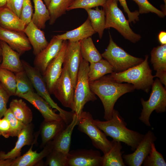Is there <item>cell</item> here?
<instances>
[{
    "label": "cell",
    "mask_w": 166,
    "mask_h": 166,
    "mask_svg": "<svg viewBox=\"0 0 166 166\" xmlns=\"http://www.w3.org/2000/svg\"><path fill=\"white\" fill-rule=\"evenodd\" d=\"M95 10L86 9L92 26L96 32L97 33L100 38L103 36L105 29V12L103 9H100L98 7H96Z\"/></svg>",
    "instance_id": "f546056e"
},
{
    "label": "cell",
    "mask_w": 166,
    "mask_h": 166,
    "mask_svg": "<svg viewBox=\"0 0 166 166\" xmlns=\"http://www.w3.org/2000/svg\"><path fill=\"white\" fill-rule=\"evenodd\" d=\"M1 57H0V64H1Z\"/></svg>",
    "instance_id": "f5cc1de1"
},
{
    "label": "cell",
    "mask_w": 166,
    "mask_h": 166,
    "mask_svg": "<svg viewBox=\"0 0 166 166\" xmlns=\"http://www.w3.org/2000/svg\"><path fill=\"white\" fill-rule=\"evenodd\" d=\"M23 32L32 46L33 53L35 56L45 48L49 43L44 32L31 21L26 26Z\"/></svg>",
    "instance_id": "603a6c76"
},
{
    "label": "cell",
    "mask_w": 166,
    "mask_h": 166,
    "mask_svg": "<svg viewBox=\"0 0 166 166\" xmlns=\"http://www.w3.org/2000/svg\"><path fill=\"white\" fill-rule=\"evenodd\" d=\"M75 0H51L47 7L50 14L49 24H53L56 20L66 13L68 8Z\"/></svg>",
    "instance_id": "d6a6232c"
},
{
    "label": "cell",
    "mask_w": 166,
    "mask_h": 166,
    "mask_svg": "<svg viewBox=\"0 0 166 166\" xmlns=\"http://www.w3.org/2000/svg\"><path fill=\"white\" fill-rule=\"evenodd\" d=\"M148 56L146 55L141 63L123 71L113 72L109 75L113 79L121 83L126 82L133 85L135 89H142L148 93L154 81L148 62Z\"/></svg>",
    "instance_id": "3957f363"
},
{
    "label": "cell",
    "mask_w": 166,
    "mask_h": 166,
    "mask_svg": "<svg viewBox=\"0 0 166 166\" xmlns=\"http://www.w3.org/2000/svg\"><path fill=\"white\" fill-rule=\"evenodd\" d=\"M92 91L101 100L104 109V118L110 119L114 105L122 95L132 92L135 88L131 84L118 82L109 75L104 76L95 81L89 82Z\"/></svg>",
    "instance_id": "6da1fadb"
},
{
    "label": "cell",
    "mask_w": 166,
    "mask_h": 166,
    "mask_svg": "<svg viewBox=\"0 0 166 166\" xmlns=\"http://www.w3.org/2000/svg\"><path fill=\"white\" fill-rule=\"evenodd\" d=\"M107 0H75L67 9L69 11L77 8L85 9L103 6Z\"/></svg>",
    "instance_id": "f35d334b"
},
{
    "label": "cell",
    "mask_w": 166,
    "mask_h": 166,
    "mask_svg": "<svg viewBox=\"0 0 166 166\" xmlns=\"http://www.w3.org/2000/svg\"><path fill=\"white\" fill-rule=\"evenodd\" d=\"M21 61L24 69L37 93L44 99L52 108L55 109L58 111L66 124H69L72 120L74 113L67 111L60 107L50 97L42 75L40 72L28 62L24 60Z\"/></svg>",
    "instance_id": "52a82bcc"
},
{
    "label": "cell",
    "mask_w": 166,
    "mask_h": 166,
    "mask_svg": "<svg viewBox=\"0 0 166 166\" xmlns=\"http://www.w3.org/2000/svg\"><path fill=\"white\" fill-rule=\"evenodd\" d=\"M96 32L93 29L88 18L86 21L78 27L67 31L60 35L54 36L57 38L72 42H79L82 40L91 37Z\"/></svg>",
    "instance_id": "484cf974"
},
{
    "label": "cell",
    "mask_w": 166,
    "mask_h": 166,
    "mask_svg": "<svg viewBox=\"0 0 166 166\" xmlns=\"http://www.w3.org/2000/svg\"><path fill=\"white\" fill-rule=\"evenodd\" d=\"M119 2L123 8L124 12L128 15V20L129 23L133 22L135 23L139 20V16L140 14L137 10L131 12L129 10L126 0H117Z\"/></svg>",
    "instance_id": "7bdbcfd3"
},
{
    "label": "cell",
    "mask_w": 166,
    "mask_h": 166,
    "mask_svg": "<svg viewBox=\"0 0 166 166\" xmlns=\"http://www.w3.org/2000/svg\"><path fill=\"white\" fill-rule=\"evenodd\" d=\"M63 40L54 36L47 46L36 56L34 67L42 75L48 65L59 53Z\"/></svg>",
    "instance_id": "9a60e30c"
},
{
    "label": "cell",
    "mask_w": 166,
    "mask_h": 166,
    "mask_svg": "<svg viewBox=\"0 0 166 166\" xmlns=\"http://www.w3.org/2000/svg\"><path fill=\"white\" fill-rule=\"evenodd\" d=\"M113 72L111 65L107 60L103 58L97 62L90 63L88 72L89 81H95Z\"/></svg>",
    "instance_id": "1f68e13d"
},
{
    "label": "cell",
    "mask_w": 166,
    "mask_h": 166,
    "mask_svg": "<svg viewBox=\"0 0 166 166\" xmlns=\"http://www.w3.org/2000/svg\"><path fill=\"white\" fill-rule=\"evenodd\" d=\"M89 62L82 58L74 89V113L78 116L81 114L87 102L93 101L97 99L96 95L92 91L89 86Z\"/></svg>",
    "instance_id": "5b68a950"
},
{
    "label": "cell",
    "mask_w": 166,
    "mask_h": 166,
    "mask_svg": "<svg viewBox=\"0 0 166 166\" xmlns=\"http://www.w3.org/2000/svg\"><path fill=\"white\" fill-rule=\"evenodd\" d=\"M78 120L79 116L74 113L71 122L52 140L53 149L68 155L71 145L72 134L74 127L78 124Z\"/></svg>",
    "instance_id": "7402d4cb"
},
{
    "label": "cell",
    "mask_w": 166,
    "mask_h": 166,
    "mask_svg": "<svg viewBox=\"0 0 166 166\" xmlns=\"http://www.w3.org/2000/svg\"><path fill=\"white\" fill-rule=\"evenodd\" d=\"M9 108L13 115L19 121L26 125L31 123L33 115L32 111L22 99H13Z\"/></svg>",
    "instance_id": "83f0119b"
},
{
    "label": "cell",
    "mask_w": 166,
    "mask_h": 166,
    "mask_svg": "<svg viewBox=\"0 0 166 166\" xmlns=\"http://www.w3.org/2000/svg\"><path fill=\"white\" fill-rule=\"evenodd\" d=\"M0 82L10 96H15L16 82L14 72L0 68Z\"/></svg>",
    "instance_id": "836d02e7"
},
{
    "label": "cell",
    "mask_w": 166,
    "mask_h": 166,
    "mask_svg": "<svg viewBox=\"0 0 166 166\" xmlns=\"http://www.w3.org/2000/svg\"><path fill=\"white\" fill-rule=\"evenodd\" d=\"M5 138L10 136V128L9 121L5 117L1 119L0 125V136Z\"/></svg>",
    "instance_id": "f6af8a7d"
},
{
    "label": "cell",
    "mask_w": 166,
    "mask_h": 166,
    "mask_svg": "<svg viewBox=\"0 0 166 166\" xmlns=\"http://www.w3.org/2000/svg\"><path fill=\"white\" fill-rule=\"evenodd\" d=\"M157 139L153 132L148 130L132 153L122 155L126 165L141 166L145 159L148 155L151 149L152 144Z\"/></svg>",
    "instance_id": "8fae6325"
},
{
    "label": "cell",
    "mask_w": 166,
    "mask_h": 166,
    "mask_svg": "<svg viewBox=\"0 0 166 166\" xmlns=\"http://www.w3.org/2000/svg\"><path fill=\"white\" fill-rule=\"evenodd\" d=\"M4 117L7 119L9 123L10 136H17L26 125L15 117L9 108L7 109Z\"/></svg>",
    "instance_id": "74e56055"
},
{
    "label": "cell",
    "mask_w": 166,
    "mask_h": 166,
    "mask_svg": "<svg viewBox=\"0 0 166 166\" xmlns=\"http://www.w3.org/2000/svg\"><path fill=\"white\" fill-rule=\"evenodd\" d=\"M109 34V42L105 50L101 54L112 66L113 72H119L141 63L144 60L141 58L133 56L118 46Z\"/></svg>",
    "instance_id": "ba28073f"
},
{
    "label": "cell",
    "mask_w": 166,
    "mask_h": 166,
    "mask_svg": "<svg viewBox=\"0 0 166 166\" xmlns=\"http://www.w3.org/2000/svg\"><path fill=\"white\" fill-rule=\"evenodd\" d=\"M18 97L25 99L31 104L41 113L44 121L63 120L61 115L55 113L48 103L34 91L20 95Z\"/></svg>",
    "instance_id": "ac0fdd59"
},
{
    "label": "cell",
    "mask_w": 166,
    "mask_h": 166,
    "mask_svg": "<svg viewBox=\"0 0 166 166\" xmlns=\"http://www.w3.org/2000/svg\"><path fill=\"white\" fill-rule=\"evenodd\" d=\"M79 42L81 53L83 59L91 63L98 61L102 58L91 37L82 40Z\"/></svg>",
    "instance_id": "f1b7e54d"
},
{
    "label": "cell",
    "mask_w": 166,
    "mask_h": 166,
    "mask_svg": "<svg viewBox=\"0 0 166 166\" xmlns=\"http://www.w3.org/2000/svg\"><path fill=\"white\" fill-rule=\"evenodd\" d=\"M68 159L69 166H101L102 156L100 152L92 149L71 151Z\"/></svg>",
    "instance_id": "5bb4252c"
},
{
    "label": "cell",
    "mask_w": 166,
    "mask_h": 166,
    "mask_svg": "<svg viewBox=\"0 0 166 166\" xmlns=\"http://www.w3.org/2000/svg\"><path fill=\"white\" fill-rule=\"evenodd\" d=\"M2 60L0 68L5 69L14 73L24 70L20 57L21 55L12 49L6 43L1 41Z\"/></svg>",
    "instance_id": "ffe728a7"
},
{
    "label": "cell",
    "mask_w": 166,
    "mask_h": 166,
    "mask_svg": "<svg viewBox=\"0 0 166 166\" xmlns=\"http://www.w3.org/2000/svg\"><path fill=\"white\" fill-rule=\"evenodd\" d=\"M34 8L31 21L40 29H44L46 22L50 18L49 10L42 0H33Z\"/></svg>",
    "instance_id": "4dcf8cb0"
},
{
    "label": "cell",
    "mask_w": 166,
    "mask_h": 166,
    "mask_svg": "<svg viewBox=\"0 0 166 166\" xmlns=\"http://www.w3.org/2000/svg\"><path fill=\"white\" fill-rule=\"evenodd\" d=\"M2 56V48L1 43V41H0V57Z\"/></svg>",
    "instance_id": "f907efd6"
},
{
    "label": "cell",
    "mask_w": 166,
    "mask_h": 166,
    "mask_svg": "<svg viewBox=\"0 0 166 166\" xmlns=\"http://www.w3.org/2000/svg\"><path fill=\"white\" fill-rule=\"evenodd\" d=\"M152 91L149 99L145 101L140 99L142 106L139 120L147 126L150 127V117L155 110L157 113L166 111V90L158 78L154 81L152 85Z\"/></svg>",
    "instance_id": "8992f818"
},
{
    "label": "cell",
    "mask_w": 166,
    "mask_h": 166,
    "mask_svg": "<svg viewBox=\"0 0 166 166\" xmlns=\"http://www.w3.org/2000/svg\"><path fill=\"white\" fill-rule=\"evenodd\" d=\"M23 0H8L6 6L20 18Z\"/></svg>",
    "instance_id": "ee69618b"
},
{
    "label": "cell",
    "mask_w": 166,
    "mask_h": 166,
    "mask_svg": "<svg viewBox=\"0 0 166 166\" xmlns=\"http://www.w3.org/2000/svg\"><path fill=\"white\" fill-rule=\"evenodd\" d=\"M93 120L90 113L82 111L79 116L78 129L89 137L96 148L105 154L111 148L112 141L107 138L105 133L94 123Z\"/></svg>",
    "instance_id": "9c48e42d"
},
{
    "label": "cell",
    "mask_w": 166,
    "mask_h": 166,
    "mask_svg": "<svg viewBox=\"0 0 166 166\" xmlns=\"http://www.w3.org/2000/svg\"><path fill=\"white\" fill-rule=\"evenodd\" d=\"M15 74L16 82L15 96L18 97L29 92L34 91L33 85L24 70Z\"/></svg>",
    "instance_id": "e575fe53"
},
{
    "label": "cell",
    "mask_w": 166,
    "mask_h": 166,
    "mask_svg": "<svg viewBox=\"0 0 166 166\" xmlns=\"http://www.w3.org/2000/svg\"><path fill=\"white\" fill-rule=\"evenodd\" d=\"M44 163L48 166H69L68 155L53 149L46 157Z\"/></svg>",
    "instance_id": "d590c367"
},
{
    "label": "cell",
    "mask_w": 166,
    "mask_h": 166,
    "mask_svg": "<svg viewBox=\"0 0 166 166\" xmlns=\"http://www.w3.org/2000/svg\"><path fill=\"white\" fill-rule=\"evenodd\" d=\"M8 0H0V9L6 6Z\"/></svg>",
    "instance_id": "c3c4849f"
},
{
    "label": "cell",
    "mask_w": 166,
    "mask_h": 166,
    "mask_svg": "<svg viewBox=\"0 0 166 166\" xmlns=\"http://www.w3.org/2000/svg\"><path fill=\"white\" fill-rule=\"evenodd\" d=\"M164 2V4H165V6H166V0H163Z\"/></svg>",
    "instance_id": "816d5d0a"
},
{
    "label": "cell",
    "mask_w": 166,
    "mask_h": 166,
    "mask_svg": "<svg viewBox=\"0 0 166 166\" xmlns=\"http://www.w3.org/2000/svg\"><path fill=\"white\" fill-rule=\"evenodd\" d=\"M43 1L47 8L50 4L51 0H43Z\"/></svg>",
    "instance_id": "681fc988"
},
{
    "label": "cell",
    "mask_w": 166,
    "mask_h": 166,
    "mask_svg": "<svg viewBox=\"0 0 166 166\" xmlns=\"http://www.w3.org/2000/svg\"><path fill=\"white\" fill-rule=\"evenodd\" d=\"M95 124L105 133L115 140L123 142L134 151L143 138L144 134L130 130L118 111L114 109L111 118L102 121L93 120Z\"/></svg>",
    "instance_id": "7a4b0ae2"
},
{
    "label": "cell",
    "mask_w": 166,
    "mask_h": 166,
    "mask_svg": "<svg viewBox=\"0 0 166 166\" xmlns=\"http://www.w3.org/2000/svg\"><path fill=\"white\" fill-rule=\"evenodd\" d=\"M110 150L102 156L101 166H125L122 157L121 142L113 140Z\"/></svg>",
    "instance_id": "4316f807"
},
{
    "label": "cell",
    "mask_w": 166,
    "mask_h": 166,
    "mask_svg": "<svg viewBox=\"0 0 166 166\" xmlns=\"http://www.w3.org/2000/svg\"><path fill=\"white\" fill-rule=\"evenodd\" d=\"M151 61L156 71L154 77H158L161 83L166 86V44L154 47L151 52Z\"/></svg>",
    "instance_id": "44dd1931"
},
{
    "label": "cell",
    "mask_w": 166,
    "mask_h": 166,
    "mask_svg": "<svg viewBox=\"0 0 166 166\" xmlns=\"http://www.w3.org/2000/svg\"><path fill=\"white\" fill-rule=\"evenodd\" d=\"M144 166H166L163 155L156 149L154 143L151 144V149L142 163Z\"/></svg>",
    "instance_id": "8d00e7d4"
},
{
    "label": "cell",
    "mask_w": 166,
    "mask_h": 166,
    "mask_svg": "<svg viewBox=\"0 0 166 166\" xmlns=\"http://www.w3.org/2000/svg\"><path fill=\"white\" fill-rule=\"evenodd\" d=\"M67 125L63 120L48 121L44 120L41 124L39 131L42 139L41 147H44L53 140Z\"/></svg>",
    "instance_id": "cb8c5ba5"
},
{
    "label": "cell",
    "mask_w": 166,
    "mask_h": 166,
    "mask_svg": "<svg viewBox=\"0 0 166 166\" xmlns=\"http://www.w3.org/2000/svg\"><path fill=\"white\" fill-rule=\"evenodd\" d=\"M0 41L5 42L21 55L32 49L28 38L24 32L8 30L0 26Z\"/></svg>",
    "instance_id": "2e32d148"
},
{
    "label": "cell",
    "mask_w": 166,
    "mask_h": 166,
    "mask_svg": "<svg viewBox=\"0 0 166 166\" xmlns=\"http://www.w3.org/2000/svg\"><path fill=\"white\" fill-rule=\"evenodd\" d=\"M37 136L36 137L28 150L22 156L13 159L11 166H33L43 164L42 160L49 154L53 149L52 140L48 143L40 152L33 151L32 148L35 143Z\"/></svg>",
    "instance_id": "e0dca14e"
},
{
    "label": "cell",
    "mask_w": 166,
    "mask_h": 166,
    "mask_svg": "<svg viewBox=\"0 0 166 166\" xmlns=\"http://www.w3.org/2000/svg\"><path fill=\"white\" fill-rule=\"evenodd\" d=\"M1 118H0V125L1 122Z\"/></svg>",
    "instance_id": "db71d44e"
},
{
    "label": "cell",
    "mask_w": 166,
    "mask_h": 166,
    "mask_svg": "<svg viewBox=\"0 0 166 166\" xmlns=\"http://www.w3.org/2000/svg\"><path fill=\"white\" fill-rule=\"evenodd\" d=\"M117 0H107L102 6L105 15V29L113 28L125 39L136 43L141 38V36L134 32L122 11L118 6Z\"/></svg>",
    "instance_id": "277c9868"
},
{
    "label": "cell",
    "mask_w": 166,
    "mask_h": 166,
    "mask_svg": "<svg viewBox=\"0 0 166 166\" xmlns=\"http://www.w3.org/2000/svg\"><path fill=\"white\" fill-rule=\"evenodd\" d=\"M135 2L139 7L140 14H147L150 12L156 14L161 18H164L166 15L161 11L153 6L148 0H132Z\"/></svg>",
    "instance_id": "ab89813d"
},
{
    "label": "cell",
    "mask_w": 166,
    "mask_h": 166,
    "mask_svg": "<svg viewBox=\"0 0 166 166\" xmlns=\"http://www.w3.org/2000/svg\"><path fill=\"white\" fill-rule=\"evenodd\" d=\"M158 40L161 45L166 44V32L161 31L158 35Z\"/></svg>",
    "instance_id": "bcb514c9"
},
{
    "label": "cell",
    "mask_w": 166,
    "mask_h": 166,
    "mask_svg": "<svg viewBox=\"0 0 166 166\" xmlns=\"http://www.w3.org/2000/svg\"><path fill=\"white\" fill-rule=\"evenodd\" d=\"M13 159H0V166H11Z\"/></svg>",
    "instance_id": "7dc6e473"
},
{
    "label": "cell",
    "mask_w": 166,
    "mask_h": 166,
    "mask_svg": "<svg viewBox=\"0 0 166 166\" xmlns=\"http://www.w3.org/2000/svg\"><path fill=\"white\" fill-rule=\"evenodd\" d=\"M33 131L32 123L26 125L18 135V140L14 148L7 153L0 152V159H14L21 156L22 147L30 145L34 142Z\"/></svg>",
    "instance_id": "d6986e66"
},
{
    "label": "cell",
    "mask_w": 166,
    "mask_h": 166,
    "mask_svg": "<svg viewBox=\"0 0 166 166\" xmlns=\"http://www.w3.org/2000/svg\"><path fill=\"white\" fill-rule=\"evenodd\" d=\"M82 58L79 41L74 42L68 41L63 65L67 67L74 89Z\"/></svg>",
    "instance_id": "7c38bea8"
},
{
    "label": "cell",
    "mask_w": 166,
    "mask_h": 166,
    "mask_svg": "<svg viewBox=\"0 0 166 166\" xmlns=\"http://www.w3.org/2000/svg\"><path fill=\"white\" fill-rule=\"evenodd\" d=\"M68 41L64 40L61 50L57 56L49 63L42 74L48 91L52 94L54 85L62 71L64 57Z\"/></svg>",
    "instance_id": "4fadbf2b"
},
{
    "label": "cell",
    "mask_w": 166,
    "mask_h": 166,
    "mask_svg": "<svg viewBox=\"0 0 166 166\" xmlns=\"http://www.w3.org/2000/svg\"><path fill=\"white\" fill-rule=\"evenodd\" d=\"M26 25L6 6L0 9V26L8 30L23 32Z\"/></svg>",
    "instance_id": "d4e9b609"
},
{
    "label": "cell",
    "mask_w": 166,
    "mask_h": 166,
    "mask_svg": "<svg viewBox=\"0 0 166 166\" xmlns=\"http://www.w3.org/2000/svg\"><path fill=\"white\" fill-rule=\"evenodd\" d=\"M33 14V7L31 0H23L20 18L26 25L31 21Z\"/></svg>",
    "instance_id": "60d3db41"
},
{
    "label": "cell",
    "mask_w": 166,
    "mask_h": 166,
    "mask_svg": "<svg viewBox=\"0 0 166 166\" xmlns=\"http://www.w3.org/2000/svg\"><path fill=\"white\" fill-rule=\"evenodd\" d=\"M10 96L0 82V118L3 116L7 110V104Z\"/></svg>",
    "instance_id": "b9f144b4"
},
{
    "label": "cell",
    "mask_w": 166,
    "mask_h": 166,
    "mask_svg": "<svg viewBox=\"0 0 166 166\" xmlns=\"http://www.w3.org/2000/svg\"><path fill=\"white\" fill-rule=\"evenodd\" d=\"M74 88L66 67L63 66L61 75L56 82L52 94L64 107L74 111Z\"/></svg>",
    "instance_id": "30bf717a"
}]
</instances>
